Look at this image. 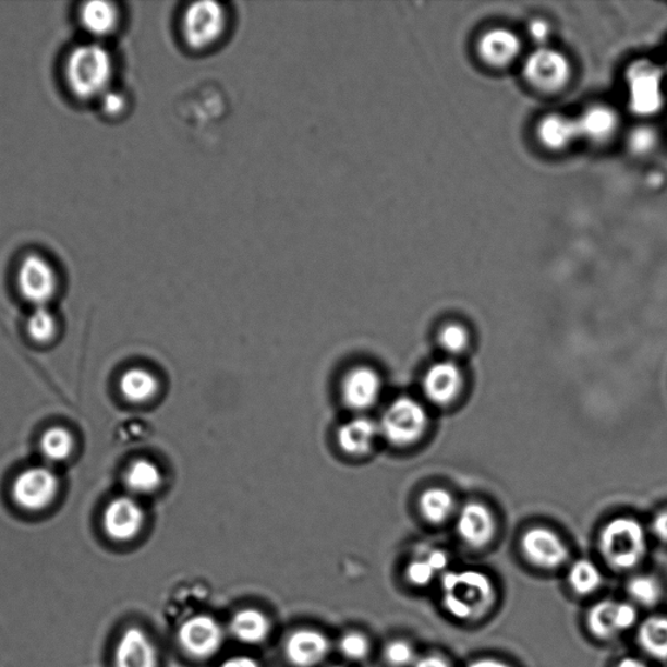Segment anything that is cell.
Masks as SVG:
<instances>
[{
    "mask_svg": "<svg viewBox=\"0 0 667 667\" xmlns=\"http://www.w3.org/2000/svg\"><path fill=\"white\" fill-rule=\"evenodd\" d=\"M117 57L108 44L86 39L71 46L60 63V80L66 95L77 104L95 105L117 85Z\"/></svg>",
    "mask_w": 667,
    "mask_h": 667,
    "instance_id": "obj_1",
    "label": "cell"
},
{
    "mask_svg": "<svg viewBox=\"0 0 667 667\" xmlns=\"http://www.w3.org/2000/svg\"><path fill=\"white\" fill-rule=\"evenodd\" d=\"M231 31V12L211 0L185 5L178 20L179 41L191 54H209L221 48Z\"/></svg>",
    "mask_w": 667,
    "mask_h": 667,
    "instance_id": "obj_2",
    "label": "cell"
},
{
    "mask_svg": "<svg viewBox=\"0 0 667 667\" xmlns=\"http://www.w3.org/2000/svg\"><path fill=\"white\" fill-rule=\"evenodd\" d=\"M441 590L445 609L462 620L482 618L496 599L490 578L476 570L446 571Z\"/></svg>",
    "mask_w": 667,
    "mask_h": 667,
    "instance_id": "obj_3",
    "label": "cell"
},
{
    "mask_svg": "<svg viewBox=\"0 0 667 667\" xmlns=\"http://www.w3.org/2000/svg\"><path fill=\"white\" fill-rule=\"evenodd\" d=\"M16 289L26 303L49 306L60 289V272L46 253L31 250L23 253L15 266Z\"/></svg>",
    "mask_w": 667,
    "mask_h": 667,
    "instance_id": "obj_4",
    "label": "cell"
},
{
    "mask_svg": "<svg viewBox=\"0 0 667 667\" xmlns=\"http://www.w3.org/2000/svg\"><path fill=\"white\" fill-rule=\"evenodd\" d=\"M646 546L645 531L635 519H614L599 535V550L606 563L617 571L635 569L645 557Z\"/></svg>",
    "mask_w": 667,
    "mask_h": 667,
    "instance_id": "obj_5",
    "label": "cell"
},
{
    "mask_svg": "<svg viewBox=\"0 0 667 667\" xmlns=\"http://www.w3.org/2000/svg\"><path fill=\"white\" fill-rule=\"evenodd\" d=\"M59 488L60 482L54 470L49 465H35L20 472L13 480L11 495L20 509L41 512L56 502Z\"/></svg>",
    "mask_w": 667,
    "mask_h": 667,
    "instance_id": "obj_6",
    "label": "cell"
},
{
    "mask_svg": "<svg viewBox=\"0 0 667 667\" xmlns=\"http://www.w3.org/2000/svg\"><path fill=\"white\" fill-rule=\"evenodd\" d=\"M428 415L422 404L411 398H399L385 411L379 429L389 442L409 446L424 435Z\"/></svg>",
    "mask_w": 667,
    "mask_h": 667,
    "instance_id": "obj_7",
    "label": "cell"
},
{
    "mask_svg": "<svg viewBox=\"0 0 667 667\" xmlns=\"http://www.w3.org/2000/svg\"><path fill=\"white\" fill-rule=\"evenodd\" d=\"M178 643L186 656L193 659H209L221 651L225 630L210 614H197L185 619L178 629Z\"/></svg>",
    "mask_w": 667,
    "mask_h": 667,
    "instance_id": "obj_8",
    "label": "cell"
},
{
    "mask_svg": "<svg viewBox=\"0 0 667 667\" xmlns=\"http://www.w3.org/2000/svg\"><path fill=\"white\" fill-rule=\"evenodd\" d=\"M630 105L639 116H653L664 105V73L655 63L640 60L629 73Z\"/></svg>",
    "mask_w": 667,
    "mask_h": 667,
    "instance_id": "obj_9",
    "label": "cell"
},
{
    "mask_svg": "<svg viewBox=\"0 0 667 667\" xmlns=\"http://www.w3.org/2000/svg\"><path fill=\"white\" fill-rule=\"evenodd\" d=\"M75 17L88 39L104 44L117 36L124 24L122 7L109 0H88L80 3Z\"/></svg>",
    "mask_w": 667,
    "mask_h": 667,
    "instance_id": "obj_10",
    "label": "cell"
},
{
    "mask_svg": "<svg viewBox=\"0 0 667 667\" xmlns=\"http://www.w3.org/2000/svg\"><path fill=\"white\" fill-rule=\"evenodd\" d=\"M102 525L112 542L130 543L142 533L145 511L136 498L120 496L110 500L104 511Z\"/></svg>",
    "mask_w": 667,
    "mask_h": 667,
    "instance_id": "obj_11",
    "label": "cell"
},
{
    "mask_svg": "<svg viewBox=\"0 0 667 667\" xmlns=\"http://www.w3.org/2000/svg\"><path fill=\"white\" fill-rule=\"evenodd\" d=\"M331 643L324 632L303 627L287 636L283 652L293 667H317L330 655Z\"/></svg>",
    "mask_w": 667,
    "mask_h": 667,
    "instance_id": "obj_12",
    "label": "cell"
},
{
    "mask_svg": "<svg viewBox=\"0 0 667 667\" xmlns=\"http://www.w3.org/2000/svg\"><path fill=\"white\" fill-rule=\"evenodd\" d=\"M525 76L537 88L555 92L569 82L570 63L556 50L538 49L526 60Z\"/></svg>",
    "mask_w": 667,
    "mask_h": 667,
    "instance_id": "obj_13",
    "label": "cell"
},
{
    "mask_svg": "<svg viewBox=\"0 0 667 667\" xmlns=\"http://www.w3.org/2000/svg\"><path fill=\"white\" fill-rule=\"evenodd\" d=\"M524 556L539 569L555 570L566 562L569 550L555 532L542 526L525 533L522 539Z\"/></svg>",
    "mask_w": 667,
    "mask_h": 667,
    "instance_id": "obj_14",
    "label": "cell"
},
{
    "mask_svg": "<svg viewBox=\"0 0 667 667\" xmlns=\"http://www.w3.org/2000/svg\"><path fill=\"white\" fill-rule=\"evenodd\" d=\"M116 667H159V655L151 638L140 627L126 629L113 655Z\"/></svg>",
    "mask_w": 667,
    "mask_h": 667,
    "instance_id": "obj_15",
    "label": "cell"
},
{
    "mask_svg": "<svg viewBox=\"0 0 667 667\" xmlns=\"http://www.w3.org/2000/svg\"><path fill=\"white\" fill-rule=\"evenodd\" d=\"M458 535L472 548H483L495 536L496 523L492 512L482 504H469L459 512Z\"/></svg>",
    "mask_w": 667,
    "mask_h": 667,
    "instance_id": "obj_16",
    "label": "cell"
},
{
    "mask_svg": "<svg viewBox=\"0 0 667 667\" xmlns=\"http://www.w3.org/2000/svg\"><path fill=\"white\" fill-rule=\"evenodd\" d=\"M381 392V378L378 373L366 366L352 369L343 379L342 396L344 403L352 410L371 409Z\"/></svg>",
    "mask_w": 667,
    "mask_h": 667,
    "instance_id": "obj_17",
    "label": "cell"
},
{
    "mask_svg": "<svg viewBox=\"0 0 667 667\" xmlns=\"http://www.w3.org/2000/svg\"><path fill=\"white\" fill-rule=\"evenodd\" d=\"M463 377L456 364L433 365L424 378V391L432 402L449 404L462 390Z\"/></svg>",
    "mask_w": 667,
    "mask_h": 667,
    "instance_id": "obj_18",
    "label": "cell"
},
{
    "mask_svg": "<svg viewBox=\"0 0 667 667\" xmlns=\"http://www.w3.org/2000/svg\"><path fill=\"white\" fill-rule=\"evenodd\" d=\"M272 630L268 614L257 608L239 609L230 619L229 631L233 639L245 645H259L269 639Z\"/></svg>",
    "mask_w": 667,
    "mask_h": 667,
    "instance_id": "obj_19",
    "label": "cell"
},
{
    "mask_svg": "<svg viewBox=\"0 0 667 667\" xmlns=\"http://www.w3.org/2000/svg\"><path fill=\"white\" fill-rule=\"evenodd\" d=\"M378 425L368 417H356L340 428L338 442L352 457H363L372 449L378 435Z\"/></svg>",
    "mask_w": 667,
    "mask_h": 667,
    "instance_id": "obj_20",
    "label": "cell"
},
{
    "mask_svg": "<svg viewBox=\"0 0 667 667\" xmlns=\"http://www.w3.org/2000/svg\"><path fill=\"white\" fill-rule=\"evenodd\" d=\"M480 54L492 65H506L520 51L519 38L510 31L495 29L486 33L478 45Z\"/></svg>",
    "mask_w": 667,
    "mask_h": 667,
    "instance_id": "obj_21",
    "label": "cell"
},
{
    "mask_svg": "<svg viewBox=\"0 0 667 667\" xmlns=\"http://www.w3.org/2000/svg\"><path fill=\"white\" fill-rule=\"evenodd\" d=\"M119 390L126 402L144 404L157 396L159 383L151 372L144 368H131L120 377Z\"/></svg>",
    "mask_w": 667,
    "mask_h": 667,
    "instance_id": "obj_22",
    "label": "cell"
},
{
    "mask_svg": "<svg viewBox=\"0 0 667 667\" xmlns=\"http://www.w3.org/2000/svg\"><path fill=\"white\" fill-rule=\"evenodd\" d=\"M124 483L133 496H148L161 488L162 473L151 460L138 459L126 469Z\"/></svg>",
    "mask_w": 667,
    "mask_h": 667,
    "instance_id": "obj_23",
    "label": "cell"
},
{
    "mask_svg": "<svg viewBox=\"0 0 667 667\" xmlns=\"http://www.w3.org/2000/svg\"><path fill=\"white\" fill-rule=\"evenodd\" d=\"M538 133L543 143L551 149H563L582 137L578 119L563 116L546 117L539 124Z\"/></svg>",
    "mask_w": 667,
    "mask_h": 667,
    "instance_id": "obj_24",
    "label": "cell"
},
{
    "mask_svg": "<svg viewBox=\"0 0 667 667\" xmlns=\"http://www.w3.org/2000/svg\"><path fill=\"white\" fill-rule=\"evenodd\" d=\"M578 124L582 137L602 142V140L610 137L616 131L618 118L611 109L605 108V106H595L578 119Z\"/></svg>",
    "mask_w": 667,
    "mask_h": 667,
    "instance_id": "obj_25",
    "label": "cell"
},
{
    "mask_svg": "<svg viewBox=\"0 0 667 667\" xmlns=\"http://www.w3.org/2000/svg\"><path fill=\"white\" fill-rule=\"evenodd\" d=\"M638 639L646 655L665 662L667 659V617L653 616L645 619L639 627Z\"/></svg>",
    "mask_w": 667,
    "mask_h": 667,
    "instance_id": "obj_26",
    "label": "cell"
},
{
    "mask_svg": "<svg viewBox=\"0 0 667 667\" xmlns=\"http://www.w3.org/2000/svg\"><path fill=\"white\" fill-rule=\"evenodd\" d=\"M39 450L46 462L59 464L65 462L75 451V438L63 426H52L46 430L39 441Z\"/></svg>",
    "mask_w": 667,
    "mask_h": 667,
    "instance_id": "obj_27",
    "label": "cell"
},
{
    "mask_svg": "<svg viewBox=\"0 0 667 667\" xmlns=\"http://www.w3.org/2000/svg\"><path fill=\"white\" fill-rule=\"evenodd\" d=\"M618 602L603 599L586 614V626L597 639L609 640L618 635Z\"/></svg>",
    "mask_w": 667,
    "mask_h": 667,
    "instance_id": "obj_28",
    "label": "cell"
},
{
    "mask_svg": "<svg viewBox=\"0 0 667 667\" xmlns=\"http://www.w3.org/2000/svg\"><path fill=\"white\" fill-rule=\"evenodd\" d=\"M26 331H28L33 342L37 344L46 345L56 339L58 322L49 306H37L32 311L28 322H26Z\"/></svg>",
    "mask_w": 667,
    "mask_h": 667,
    "instance_id": "obj_29",
    "label": "cell"
},
{
    "mask_svg": "<svg viewBox=\"0 0 667 667\" xmlns=\"http://www.w3.org/2000/svg\"><path fill=\"white\" fill-rule=\"evenodd\" d=\"M93 106L106 122H119L130 112L132 101L129 93L116 85L99 97Z\"/></svg>",
    "mask_w": 667,
    "mask_h": 667,
    "instance_id": "obj_30",
    "label": "cell"
},
{
    "mask_svg": "<svg viewBox=\"0 0 667 667\" xmlns=\"http://www.w3.org/2000/svg\"><path fill=\"white\" fill-rule=\"evenodd\" d=\"M569 583L578 595H591L602 585L603 575L591 560L579 559L570 567Z\"/></svg>",
    "mask_w": 667,
    "mask_h": 667,
    "instance_id": "obj_31",
    "label": "cell"
},
{
    "mask_svg": "<svg viewBox=\"0 0 667 667\" xmlns=\"http://www.w3.org/2000/svg\"><path fill=\"white\" fill-rule=\"evenodd\" d=\"M420 507L430 523H442L453 510V498L445 489H429L420 500Z\"/></svg>",
    "mask_w": 667,
    "mask_h": 667,
    "instance_id": "obj_32",
    "label": "cell"
},
{
    "mask_svg": "<svg viewBox=\"0 0 667 667\" xmlns=\"http://www.w3.org/2000/svg\"><path fill=\"white\" fill-rule=\"evenodd\" d=\"M627 592L639 605L653 606L662 599L663 586L653 577L640 575L630 580L627 584Z\"/></svg>",
    "mask_w": 667,
    "mask_h": 667,
    "instance_id": "obj_33",
    "label": "cell"
},
{
    "mask_svg": "<svg viewBox=\"0 0 667 667\" xmlns=\"http://www.w3.org/2000/svg\"><path fill=\"white\" fill-rule=\"evenodd\" d=\"M340 655L352 663L364 662L369 656L372 645L369 638L359 631L345 632L338 643Z\"/></svg>",
    "mask_w": 667,
    "mask_h": 667,
    "instance_id": "obj_34",
    "label": "cell"
},
{
    "mask_svg": "<svg viewBox=\"0 0 667 667\" xmlns=\"http://www.w3.org/2000/svg\"><path fill=\"white\" fill-rule=\"evenodd\" d=\"M384 658L391 667H407L417 662L415 650L405 640H392L386 645Z\"/></svg>",
    "mask_w": 667,
    "mask_h": 667,
    "instance_id": "obj_35",
    "label": "cell"
},
{
    "mask_svg": "<svg viewBox=\"0 0 667 667\" xmlns=\"http://www.w3.org/2000/svg\"><path fill=\"white\" fill-rule=\"evenodd\" d=\"M438 575L435 566L432 565L430 560L426 555L413 559L412 562L407 566L405 577L412 585L426 586L429 585L433 580Z\"/></svg>",
    "mask_w": 667,
    "mask_h": 667,
    "instance_id": "obj_36",
    "label": "cell"
},
{
    "mask_svg": "<svg viewBox=\"0 0 667 667\" xmlns=\"http://www.w3.org/2000/svg\"><path fill=\"white\" fill-rule=\"evenodd\" d=\"M469 344V333L459 325H449L441 332V345L446 351L462 352Z\"/></svg>",
    "mask_w": 667,
    "mask_h": 667,
    "instance_id": "obj_37",
    "label": "cell"
},
{
    "mask_svg": "<svg viewBox=\"0 0 667 667\" xmlns=\"http://www.w3.org/2000/svg\"><path fill=\"white\" fill-rule=\"evenodd\" d=\"M638 622V610L635 606L629 603H619L618 605V627L619 632H624L632 629Z\"/></svg>",
    "mask_w": 667,
    "mask_h": 667,
    "instance_id": "obj_38",
    "label": "cell"
},
{
    "mask_svg": "<svg viewBox=\"0 0 667 667\" xmlns=\"http://www.w3.org/2000/svg\"><path fill=\"white\" fill-rule=\"evenodd\" d=\"M653 142H655V136L652 135V132L640 130L636 133H633L632 148L638 151L648 150L653 145Z\"/></svg>",
    "mask_w": 667,
    "mask_h": 667,
    "instance_id": "obj_39",
    "label": "cell"
},
{
    "mask_svg": "<svg viewBox=\"0 0 667 667\" xmlns=\"http://www.w3.org/2000/svg\"><path fill=\"white\" fill-rule=\"evenodd\" d=\"M219 667H263L255 657L251 656H231L226 658Z\"/></svg>",
    "mask_w": 667,
    "mask_h": 667,
    "instance_id": "obj_40",
    "label": "cell"
},
{
    "mask_svg": "<svg viewBox=\"0 0 667 667\" xmlns=\"http://www.w3.org/2000/svg\"><path fill=\"white\" fill-rule=\"evenodd\" d=\"M652 530L658 539L667 543V510L659 512L658 516L653 519Z\"/></svg>",
    "mask_w": 667,
    "mask_h": 667,
    "instance_id": "obj_41",
    "label": "cell"
},
{
    "mask_svg": "<svg viewBox=\"0 0 667 667\" xmlns=\"http://www.w3.org/2000/svg\"><path fill=\"white\" fill-rule=\"evenodd\" d=\"M531 36L538 43L545 41L550 35V28L548 23L544 20H535L530 26Z\"/></svg>",
    "mask_w": 667,
    "mask_h": 667,
    "instance_id": "obj_42",
    "label": "cell"
},
{
    "mask_svg": "<svg viewBox=\"0 0 667 667\" xmlns=\"http://www.w3.org/2000/svg\"><path fill=\"white\" fill-rule=\"evenodd\" d=\"M413 667H450L446 659L438 656H425L417 659Z\"/></svg>",
    "mask_w": 667,
    "mask_h": 667,
    "instance_id": "obj_43",
    "label": "cell"
},
{
    "mask_svg": "<svg viewBox=\"0 0 667 667\" xmlns=\"http://www.w3.org/2000/svg\"><path fill=\"white\" fill-rule=\"evenodd\" d=\"M469 667H511L496 658H478L473 662Z\"/></svg>",
    "mask_w": 667,
    "mask_h": 667,
    "instance_id": "obj_44",
    "label": "cell"
},
{
    "mask_svg": "<svg viewBox=\"0 0 667 667\" xmlns=\"http://www.w3.org/2000/svg\"><path fill=\"white\" fill-rule=\"evenodd\" d=\"M617 667H648L643 662L635 657H626L618 664Z\"/></svg>",
    "mask_w": 667,
    "mask_h": 667,
    "instance_id": "obj_45",
    "label": "cell"
},
{
    "mask_svg": "<svg viewBox=\"0 0 667 667\" xmlns=\"http://www.w3.org/2000/svg\"><path fill=\"white\" fill-rule=\"evenodd\" d=\"M330 667H344V666H340V665H332Z\"/></svg>",
    "mask_w": 667,
    "mask_h": 667,
    "instance_id": "obj_46",
    "label": "cell"
}]
</instances>
